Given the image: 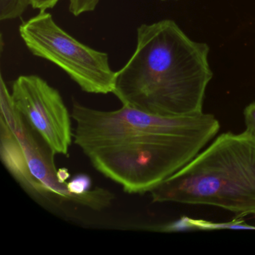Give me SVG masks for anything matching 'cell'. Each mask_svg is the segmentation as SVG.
<instances>
[{"instance_id": "6da1fadb", "label": "cell", "mask_w": 255, "mask_h": 255, "mask_svg": "<svg viewBox=\"0 0 255 255\" xmlns=\"http://www.w3.org/2000/svg\"><path fill=\"white\" fill-rule=\"evenodd\" d=\"M74 141L95 169L129 194L150 192L193 159L220 129L204 113L162 116L128 106L95 110L74 101Z\"/></svg>"}, {"instance_id": "7a4b0ae2", "label": "cell", "mask_w": 255, "mask_h": 255, "mask_svg": "<svg viewBox=\"0 0 255 255\" xmlns=\"http://www.w3.org/2000/svg\"><path fill=\"white\" fill-rule=\"evenodd\" d=\"M210 47L191 39L171 20L141 24L135 51L116 72L114 94L122 105L162 116L203 113L213 74Z\"/></svg>"}, {"instance_id": "3957f363", "label": "cell", "mask_w": 255, "mask_h": 255, "mask_svg": "<svg viewBox=\"0 0 255 255\" xmlns=\"http://www.w3.org/2000/svg\"><path fill=\"white\" fill-rule=\"evenodd\" d=\"M153 202L219 207L255 215V137L224 132L150 192Z\"/></svg>"}, {"instance_id": "277c9868", "label": "cell", "mask_w": 255, "mask_h": 255, "mask_svg": "<svg viewBox=\"0 0 255 255\" xmlns=\"http://www.w3.org/2000/svg\"><path fill=\"white\" fill-rule=\"evenodd\" d=\"M1 98V155L14 178L37 198L54 204L72 203L94 210L110 205L114 195L102 188L91 189L83 195L68 190L55 166L54 153L43 147L32 135L29 125L13 105L6 86L0 88Z\"/></svg>"}, {"instance_id": "5b68a950", "label": "cell", "mask_w": 255, "mask_h": 255, "mask_svg": "<svg viewBox=\"0 0 255 255\" xmlns=\"http://www.w3.org/2000/svg\"><path fill=\"white\" fill-rule=\"evenodd\" d=\"M20 37L29 51L63 70L87 93H113L116 72L109 56L80 42L62 29L46 11L23 22Z\"/></svg>"}, {"instance_id": "8992f818", "label": "cell", "mask_w": 255, "mask_h": 255, "mask_svg": "<svg viewBox=\"0 0 255 255\" xmlns=\"http://www.w3.org/2000/svg\"><path fill=\"white\" fill-rule=\"evenodd\" d=\"M13 105L54 154L68 156L74 140L71 115L60 93L36 75H23L13 83Z\"/></svg>"}, {"instance_id": "52a82bcc", "label": "cell", "mask_w": 255, "mask_h": 255, "mask_svg": "<svg viewBox=\"0 0 255 255\" xmlns=\"http://www.w3.org/2000/svg\"><path fill=\"white\" fill-rule=\"evenodd\" d=\"M234 229V230H255V226L246 223L242 218H236L231 222H216L204 219H194V218L183 216L179 220L166 225L159 226L149 227L147 230L160 232H177V231H213V230Z\"/></svg>"}, {"instance_id": "ba28073f", "label": "cell", "mask_w": 255, "mask_h": 255, "mask_svg": "<svg viewBox=\"0 0 255 255\" xmlns=\"http://www.w3.org/2000/svg\"><path fill=\"white\" fill-rule=\"evenodd\" d=\"M29 5L30 0H0V19L7 20L17 18Z\"/></svg>"}, {"instance_id": "9c48e42d", "label": "cell", "mask_w": 255, "mask_h": 255, "mask_svg": "<svg viewBox=\"0 0 255 255\" xmlns=\"http://www.w3.org/2000/svg\"><path fill=\"white\" fill-rule=\"evenodd\" d=\"M92 180L87 174H79L68 182V190L76 195H83L91 190Z\"/></svg>"}, {"instance_id": "30bf717a", "label": "cell", "mask_w": 255, "mask_h": 255, "mask_svg": "<svg viewBox=\"0 0 255 255\" xmlns=\"http://www.w3.org/2000/svg\"><path fill=\"white\" fill-rule=\"evenodd\" d=\"M100 0H70V12L74 16L93 11L98 6Z\"/></svg>"}, {"instance_id": "8fae6325", "label": "cell", "mask_w": 255, "mask_h": 255, "mask_svg": "<svg viewBox=\"0 0 255 255\" xmlns=\"http://www.w3.org/2000/svg\"><path fill=\"white\" fill-rule=\"evenodd\" d=\"M243 116L246 132L255 137V102L251 103L244 109Z\"/></svg>"}, {"instance_id": "7c38bea8", "label": "cell", "mask_w": 255, "mask_h": 255, "mask_svg": "<svg viewBox=\"0 0 255 255\" xmlns=\"http://www.w3.org/2000/svg\"><path fill=\"white\" fill-rule=\"evenodd\" d=\"M60 0H30V5L34 9L47 11L54 8Z\"/></svg>"}]
</instances>
